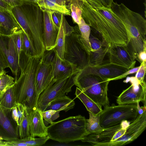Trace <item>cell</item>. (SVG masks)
I'll list each match as a JSON object with an SVG mask.
<instances>
[{
  "label": "cell",
  "instance_id": "6da1fadb",
  "mask_svg": "<svg viewBox=\"0 0 146 146\" xmlns=\"http://www.w3.org/2000/svg\"><path fill=\"white\" fill-rule=\"evenodd\" d=\"M76 1L82 10V17L91 29L99 34L102 41L109 46H127V36L125 28L111 8L102 5L95 9L82 0Z\"/></svg>",
  "mask_w": 146,
  "mask_h": 146
},
{
  "label": "cell",
  "instance_id": "7a4b0ae2",
  "mask_svg": "<svg viewBox=\"0 0 146 146\" xmlns=\"http://www.w3.org/2000/svg\"><path fill=\"white\" fill-rule=\"evenodd\" d=\"M40 64V58L31 57L21 51L19 59L20 74L15 79L14 93L16 102L25 106L27 111L37 108L39 95L36 80Z\"/></svg>",
  "mask_w": 146,
  "mask_h": 146
},
{
  "label": "cell",
  "instance_id": "3957f363",
  "mask_svg": "<svg viewBox=\"0 0 146 146\" xmlns=\"http://www.w3.org/2000/svg\"><path fill=\"white\" fill-rule=\"evenodd\" d=\"M111 9L123 24L127 36V46L137 60L139 54L146 48V19L123 3L113 2Z\"/></svg>",
  "mask_w": 146,
  "mask_h": 146
},
{
  "label": "cell",
  "instance_id": "277c9868",
  "mask_svg": "<svg viewBox=\"0 0 146 146\" xmlns=\"http://www.w3.org/2000/svg\"><path fill=\"white\" fill-rule=\"evenodd\" d=\"M47 130L50 139L66 143L81 140L89 134L86 129V119L81 115L53 122L47 127Z\"/></svg>",
  "mask_w": 146,
  "mask_h": 146
},
{
  "label": "cell",
  "instance_id": "5b68a950",
  "mask_svg": "<svg viewBox=\"0 0 146 146\" xmlns=\"http://www.w3.org/2000/svg\"><path fill=\"white\" fill-rule=\"evenodd\" d=\"M75 85L85 94L100 106L109 105L108 96L110 81L92 74L77 73L74 78Z\"/></svg>",
  "mask_w": 146,
  "mask_h": 146
},
{
  "label": "cell",
  "instance_id": "8992f818",
  "mask_svg": "<svg viewBox=\"0 0 146 146\" xmlns=\"http://www.w3.org/2000/svg\"><path fill=\"white\" fill-rule=\"evenodd\" d=\"M22 2L20 7L26 18L32 33V46L35 57L40 58L45 50L42 38L43 12L37 3Z\"/></svg>",
  "mask_w": 146,
  "mask_h": 146
},
{
  "label": "cell",
  "instance_id": "52a82bcc",
  "mask_svg": "<svg viewBox=\"0 0 146 146\" xmlns=\"http://www.w3.org/2000/svg\"><path fill=\"white\" fill-rule=\"evenodd\" d=\"M70 35L65 36L64 60L80 71L89 65L90 54L81 39L78 25Z\"/></svg>",
  "mask_w": 146,
  "mask_h": 146
},
{
  "label": "cell",
  "instance_id": "ba28073f",
  "mask_svg": "<svg viewBox=\"0 0 146 146\" xmlns=\"http://www.w3.org/2000/svg\"><path fill=\"white\" fill-rule=\"evenodd\" d=\"M139 115L137 104L112 105L104 107L100 115V123L103 128L116 125L124 121L130 123Z\"/></svg>",
  "mask_w": 146,
  "mask_h": 146
},
{
  "label": "cell",
  "instance_id": "9c48e42d",
  "mask_svg": "<svg viewBox=\"0 0 146 146\" xmlns=\"http://www.w3.org/2000/svg\"><path fill=\"white\" fill-rule=\"evenodd\" d=\"M77 73L56 80L53 79L40 94L37 102V108L42 112L50 102L65 96L66 93L71 91L72 87L75 85L74 77Z\"/></svg>",
  "mask_w": 146,
  "mask_h": 146
},
{
  "label": "cell",
  "instance_id": "30bf717a",
  "mask_svg": "<svg viewBox=\"0 0 146 146\" xmlns=\"http://www.w3.org/2000/svg\"><path fill=\"white\" fill-rule=\"evenodd\" d=\"M130 123L127 121L109 127L103 128L97 133L90 134L82 139V142H87L94 146H107L110 143L122 136L125 133Z\"/></svg>",
  "mask_w": 146,
  "mask_h": 146
},
{
  "label": "cell",
  "instance_id": "8fae6325",
  "mask_svg": "<svg viewBox=\"0 0 146 146\" xmlns=\"http://www.w3.org/2000/svg\"><path fill=\"white\" fill-rule=\"evenodd\" d=\"M130 82L131 85L123 90L116 100L118 105L136 104L142 102L146 105V84L145 80L140 82L135 76L128 77L123 81Z\"/></svg>",
  "mask_w": 146,
  "mask_h": 146
},
{
  "label": "cell",
  "instance_id": "7c38bea8",
  "mask_svg": "<svg viewBox=\"0 0 146 146\" xmlns=\"http://www.w3.org/2000/svg\"><path fill=\"white\" fill-rule=\"evenodd\" d=\"M0 50L6 59L12 74L16 78L19 71V58L12 35L0 33Z\"/></svg>",
  "mask_w": 146,
  "mask_h": 146
},
{
  "label": "cell",
  "instance_id": "4fadbf2b",
  "mask_svg": "<svg viewBox=\"0 0 146 146\" xmlns=\"http://www.w3.org/2000/svg\"><path fill=\"white\" fill-rule=\"evenodd\" d=\"M146 127V110L127 127L124 134L115 141L109 143L107 146H123L128 144L137 139Z\"/></svg>",
  "mask_w": 146,
  "mask_h": 146
},
{
  "label": "cell",
  "instance_id": "5bb4252c",
  "mask_svg": "<svg viewBox=\"0 0 146 146\" xmlns=\"http://www.w3.org/2000/svg\"><path fill=\"white\" fill-rule=\"evenodd\" d=\"M109 62L128 70L134 67L136 61L127 46L115 45L109 47Z\"/></svg>",
  "mask_w": 146,
  "mask_h": 146
},
{
  "label": "cell",
  "instance_id": "9a60e30c",
  "mask_svg": "<svg viewBox=\"0 0 146 146\" xmlns=\"http://www.w3.org/2000/svg\"><path fill=\"white\" fill-rule=\"evenodd\" d=\"M11 110L0 106V137L6 141L19 139L18 125L12 117Z\"/></svg>",
  "mask_w": 146,
  "mask_h": 146
},
{
  "label": "cell",
  "instance_id": "2e32d148",
  "mask_svg": "<svg viewBox=\"0 0 146 146\" xmlns=\"http://www.w3.org/2000/svg\"><path fill=\"white\" fill-rule=\"evenodd\" d=\"M128 70L124 67L107 62L98 65H88L79 72L84 74H95L110 81Z\"/></svg>",
  "mask_w": 146,
  "mask_h": 146
},
{
  "label": "cell",
  "instance_id": "e0dca14e",
  "mask_svg": "<svg viewBox=\"0 0 146 146\" xmlns=\"http://www.w3.org/2000/svg\"><path fill=\"white\" fill-rule=\"evenodd\" d=\"M44 14L43 40L45 50H49L56 46L59 27L54 23L52 17L53 11L42 10Z\"/></svg>",
  "mask_w": 146,
  "mask_h": 146
},
{
  "label": "cell",
  "instance_id": "ac0fdd59",
  "mask_svg": "<svg viewBox=\"0 0 146 146\" xmlns=\"http://www.w3.org/2000/svg\"><path fill=\"white\" fill-rule=\"evenodd\" d=\"M89 41L91 48L90 53L89 65L95 66L110 62L106 59L108 56L109 46L98 38L90 34Z\"/></svg>",
  "mask_w": 146,
  "mask_h": 146
},
{
  "label": "cell",
  "instance_id": "d6986e66",
  "mask_svg": "<svg viewBox=\"0 0 146 146\" xmlns=\"http://www.w3.org/2000/svg\"><path fill=\"white\" fill-rule=\"evenodd\" d=\"M27 111L30 136L33 137L38 136L39 137L47 136V127L45 126L43 120L42 112L37 108Z\"/></svg>",
  "mask_w": 146,
  "mask_h": 146
},
{
  "label": "cell",
  "instance_id": "ffe728a7",
  "mask_svg": "<svg viewBox=\"0 0 146 146\" xmlns=\"http://www.w3.org/2000/svg\"><path fill=\"white\" fill-rule=\"evenodd\" d=\"M21 29L11 11L0 7V33L11 35Z\"/></svg>",
  "mask_w": 146,
  "mask_h": 146
},
{
  "label": "cell",
  "instance_id": "44dd1931",
  "mask_svg": "<svg viewBox=\"0 0 146 146\" xmlns=\"http://www.w3.org/2000/svg\"><path fill=\"white\" fill-rule=\"evenodd\" d=\"M53 79L52 64L41 62L36 80V88L39 95L48 86Z\"/></svg>",
  "mask_w": 146,
  "mask_h": 146
},
{
  "label": "cell",
  "instance_id": "7402d4cb",
  "mask_svg": "<svg viewBox=\"0 0 146 146\" xmlns=\"http://www.w3.org/2000/svg\"><path fill=\"white\" fill-rule=\"evenodd\" d=\"M54 79L56 80L66 76L78 72L80 71L74 66L62 60L56 54L52 64Z\"/></svg>",
  "mask_w": 146,
  "mask_h": 146
},
{
  "label": "cell",
  "instance_id": "603a6c76",
  "mask_svg": "<svg viewBox=\"0 0 146 146\" xmlns=\"http://www.w3.org/2000/svg\"><path fill=\"white\" fill-rule=\"evenodd\" d=\"M71 0H40L37 4L42 10L57 12L64 15H71Z\"/></svg>",
  "mask_w": 146,
  "mask_h": 146
},
{
  "label": "cell",
  "instance_id": "cb8c5ba5",
  "mask_svg": "<svg viewBox=\"0 0 146 146\" xmlns=\"http://www.w3.org/2000/svg\"><path fill=\"white\" fill-rule=\"evenodd\" d=\"M75 94L84 104L89 112L96 116L100 115L103 111L102 106L96 104L77 87Z\"/></svg>",
  "mask_w": 146,
  "mask_h": 146
},
{
  "label": "cell",
  "instance_id": "d4e9b609",
  "mask_svg": "<svg viewBox=\"0 0 146 146\" xmlns=\"http://www.w3.org/2000/svg\"><path fill=\"white\" fill-rule=\"evenodd\" d=\"M75 105V103L74 100L66 96L50 102L45 111L52 110L59 111H64L66 112L73 108Z\"/></svg>",
  "mask_w": 146,
  "mask_h": 146
},
{
  "label": "cell",
  "instance_id": "484cf974",
  "mask_svg": "<svg viewBox=\"0 0 146 146\" xmlns=\"http://www.w3.org/2000/svg\"><path fill=\"white\" fill-rule=\"evenodd\" d=\"M11 11L18 24L28 37L31 45L33 43V38L26 18L20 6L12 7Z\"/></svg>",
  "mask_w": 146,
  "mask_h": 146
},
{
  "label": "cell",
  "instance_id": "4316f807",
  "mask_svg": "<svg viewBox=\"0 0 146 146\" xmlns=\"http://www.w3.org/2000/svg\"><path fill=\"white\" fill-rule=\"evenodd\" d=\"M16 103L14 84L0 93V106L2 107L11 110L15 106Z\"/></svg>",
  "mask_w": 146,
  "mask_h": 146
},
{
  "label": "cell",
  "instance_id": "83f0119b",
  "mask_svg": "<svg viewBox=\"0 0 146 146\" xmlns=\"http://www.w3.org/2000/svg\"><path fill=\"white\" fill-rule=\"evenodd\" d=\"M80 30L81 39L83 44L89 54L91 50V48L89 41L91 28L90 26L85 21L82 17L80 23L78 25Z\"/></svg>",
  "mask_w": 146,
  "mask_h": 146
},
{
  "label": "cell",
  "instance_id": "f1b7e54d",
  "mask_svg": "<svg viewBox=\"0 0 146 146\" xmlns=\"http://www.w3.org/2000/svg\"><path fill=\"white\" fill-rule=\"evenodd\" d=\"M65 43V35L61 19L56 46L55 48L58 56L62 60H64Z\"/></svg>",
  "mask_w": 146,
  "mask_h": 146
},
{
  "label": "cell",
  "instance_id": "f546056e",
  "mask_svg": "<svg viewBox=\"0 0 146 146\" xmlns=\"http://www.w3.org/2000/svg\"><path fill=\"white\" fill-rule=\"evenodd\" d=\"M89 118L86 119V129L89 134L97 133L102 130L100 123V115L95 116L89 112Z\"/></svg>",
  "mask_w": 146,
  "mask_h": 146
},
{
  "label": "cell",
  "instance_id": "4dcf8cb0",
  "mask_svg": "<svg viewBox=\"0 0 146 146\" xmlns=\"http://www.w3.org/2000/svg\"><path fill=\"white\" fill-rule=\"evenodd\" d=\"M24 107L23 116L18 126V133L19 139L30 136L29 130L28 119V112L26 108Z\"/></svg>",
  "mask_w": 146,
  "mask_h": 146
},
{
  "label": "cell",
  "instance_id": "1f68e13d",
  "mask_svg": "<svg viewBox=\"0 0 146 146\" xmlns=\"http://www.w3.org/2000/svg\"><path fill=\"white\" fill-rule=\"evenodd\" d=\"M49 139L48 136L39 138H35L30 136L17 140L20 142L27 144L28 146H41L44 144Z\"/></svg>",
  "mask_w": 146,
  "mask_h": 146
},
{
  "label": "cell",
  "instance_id": "d6a6232c",
  "mask_svg": "<svg viewBox=\"0 0 146 146\" xmlns=\"http://www.w3.org/2000/svg\"><path fill=\"white\" fill-rule=\"evenodd\" d=\"M71 15L74 23L79 25L82 18V11L79 7L76 0H71Z\"/></svg>",
  "mask_w": 146,
  "mask_h": 146
},
{
  "label": "cell",
  "instance_id": "836d02e7",
  "mask_svg": "<svg viewBox=\"0 0 146 146\" xmlns=\"http://www.w3.org/2000/svg\"><path fill=\"white\" fill-rule=\"evenodd\" d=\"M22 50L28 56L31 57H35L34 52L30 42L23 31L22 32Z\"/></svg>",
  "mask_w": 146,
  "mask_h": 146
},
{
  "label": "cell",
  "instance_id": "e575fe53",
  "mask_svg": "<svg viewBox=\"0 0 146 146\" xmlns=\"http://www.w3.org/2000/svg\"><path fill=\"white\" fill-rule=\"evenodd\" d=\"M6 73L0 75V93L13 85L15 83V79Z\"/></svg>",
  "mask_w": 146,
  "mask_h": 146
},
{
  "label": "cell",
  "instance_id": "d590c367",
  "mask_svg": "<svg viewBox=\"0 0 146 146\" xmlns=\"http://www.w3.org/2000/svg\"><path fill=\"white\" fill-rule=\"evenodd\" d=\"M59 111L50 110L45 111L42 113L43 119L48 123L52 124L54 120L59 117Z\"/></svg>",
  "mask_w": 146,
  "mask_h": 146
},
{
  "label": "cell",
  "instance_id": "8d00e7d4",
  "mask_svg": "<svg viewBox=\"0 0 146 146\" xmlns=\"http://www.w3.org/2000/svg\"><path fill=\"white\" fill-rule=\"evenodd\" d=\"M22 29L12 34L19 59L22 48Z\"/></svg>",
  "mask_w": 146,
  "mask_h": 146
},
{
  "label": "cell",
  "instance_id": "74e56055",
  "mask_svg": "<svg viewBox=\"0 0 146 146\" xmlns=\"http://www.w3.org/2000/svg\"><path fill=\"white\" fill-rule=\"evenodd\" d=\"M140 67L136 72L135 77L140 82H142L145 80L146 70V62H143L141 63Z\"/></svg>",
  "mask_w": 146,
  "mask_h": 146
},
{
  "label": "cell",
  "instance_id": "f35d334b",
  "mask_svg": "<svg viewBox=\"0 0 146 146\" xmlns=\"http://www.w3.org/2000/svg\"><path fill=\"white\" fill-rule=\"evenodd\" d=\"M64 15H62L61 21H62L65 36L71 34L74 31V27L71 26L67 22Z\"/></svg>",
  "mask_w": 146,
  "mask_h": 146
},
{
  "label": "cell",
  "instance_id": "ab89813d",
  "mask_svg": "<svg viewBox=\"0 0 146 146\" xmlns=\"http://www.w3.org/2000/svg\"><path fill=\"white\" fill-rule=\"evenodd\" d=\"M140 67L139 66L134 67L128 70L125 72L123 73L120 75L113 79L112 80H117L123 79L126 77L127 75L133 74L136 73Z\"/></svg>",
  "mask_w": 146,
  "mask_h": 146
},
{
  "label": "cell",
  "instance_id": "60d3db41",
  "mask_svg": "<svg viewBox=\"0 0 146 146\" xmlns=\"http://www.w3.org/2000/svg\"><path fill=\"white\" fill-rule=\"evenodd\" d=\"M62 14L57 12H53L52 14L53 20L56 25L58 27L60 26Z\"/></svg>",
  "mask_w": 146,
  "mask_h": 146
},
{
  "label": "cell",
  "instance_id": "b9f144b4",
  "mask_svg": "<svg viewBox=\"0 0 146 146\" xmlns=\"http://www.w3.org/2000/svg\"><path fill=\"white\" fill-rule=\"evenodd\" d=\"M83 1L95 9H98L102 6L100 0H82Z\"/></svg>",
  "mask_w": 146,
  "mask_h": 146
},
{
  "label": "cell",
  "instance_id": "7bdbcfd3",
  "mask_svg": "<svg viewBox=\"0 0 146 146\" xmlns=\"http://www.w3.org/2000/svg\"><path fill=\"white\" fill-rule=\"evenodd\" d=\"M9 68L8 63L4 56L0 50V68L4 70L6 68Z\"/></svg>",
  "mask_w": 146,
  "mask_h": 146
},
{
  "label": "cell",
  "instance_id": "ee69618b",
  "mask_svg": "<svg viewBox=\"0 0 146 146\" xmlns=\"http://www.w3.org/2000/svg\"><path fill=\"white\" fill-rule=\"evenodd\" d=\"M12 7L20 6L23 3L22 0H2Z\"/></svg>",
  "mask_w": 146,
  "mask_h": 146
},
{
  "label": "cell",
  "instance_id": "f6af8a7d",
  "mask_svg": "<svg viewBox=\"0 0 146 146\" xmlns=\"http://www.w3.org/2000/svg\"><path fill=\"white\" fill-rule=\"evenodd\" d=\"M17 140L10 141H5V146H28L27 144L20 142Z\"/></svg>",
  "mask_w": 146,
  "mask_h": 146
},
{
  "label": "cell",
  "instance_id": "bcb514c9",
  "mask_svg": "<svg viewBox=\"0 0 146 146\" xmlns=\"http://www.w3.org/2000/svg\"><path fill=\"white\" fill-rule=\"evenodd\" d=\"M140 63L146 61V48L144 49V50L140 52L138 54L137 56V60Z\"/></svg>",
  "mask_w": 146,
  "mask_h": 146
},
{
  "label": "cell",
  "instance_id": "7dc6e473",
  "mask_svg": "<svg viewBox=\"0 0 146 146\" xmlns=\"http://www.w3.org/2000/svg\"><path fill=\"white\" fill-rule=\"evenodd\" d=\"M103 6L108 8H111L113 0H100Z\"/></svg>",
  "mask_w": 146,
  "mask_h": 146
},
{
  "label": "cell",
  "instance_id": "c3c4849f",
  "mask_svg": "<svg viewBox=\"0 0 146 146\" xmlns=\"http://www.w3.org/2000/svg\"><path fill=\"white\" fill-rule=\"evenodd\" d=\"M0 7L10 11L12 7L2 0H0Z\"/></svg>",
  "mask_w": 146,
  "mask_h": 146
},
{
  "label": "cell",
  "instance_id": "681fc988",
  "mask_svg": "<svg viewBox=\"0 0 146 146\" xmlns=\"http://www.w3.org/2000/svg\"><path fill=\"white\" fill-rule=\"evenodd\" d=\"M139 102H137L136 104L139 115L141 114L145 111L146 110V106H143L141 107L140 106Z\"/></svg>",
  "mask_w": 146,
  "mask_h": 146
},
{
  "label": "cell",
  "instance_id": "f907efd6",
  "mask_svg": "<svg viewBox=\"0 0 146 146\" xmlns=\"http://www.w3.org/2000/svg\"><path fill=\"white\" fill-rule=\"evenodd\" d=\"M22 1L30 2L37 3L38 1L40 0H22Z\"/></svg>",
  "mask_w": 146,
  "mask_h": 146
},
{
  "label": "cell",
  "instance_id": "816d5d0a",
  "mask_svg": "<svg viewBox=\"0 0 146 146\" xmlns=\"http://www.w3.org/2000/svg\"><path fill=\"white\" fill-rule=\"evenodd\" d=\"M0 146H5V141H4L0 137Z\"/></svg>",
  "mask_w": 146,
  "mask_h": 146
},
{
  "label": "cell",
  "instance_id": "f5cc1de1",
  "mask_svg": "<svg viewBox=\"0 0 146 146\" xmlns=\"http://www.w3.org/2000/svg\"><path fill=\"white\" fill-rule=\"evenodd\" d=\"M6 73V72L5 70H2L0 68V75Z\"/></svg>",
  "mask_w": 146,
  "mask_h": 146
}]
</instances>
